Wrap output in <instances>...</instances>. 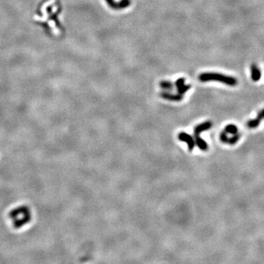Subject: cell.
I'll list each match as a JSON object with an SVG mask.
<instances>
[{
	"instance_id": "11",
	"label": "cell",
	"mask_w": 264,
	"mask_h": 264,
	"mask_svg": "<svg viewBox=\"0 0 264 264\" xmlns=\"http://www.w3.org/2000/svg\"><path fill=\"white\" fill-rule=\"evenodd\" d=\"M240 137H241V135L237 133V134H234L233 137H228V141H227V143L230 145L236 144V143L239 141V139H240Z\"/></svg>"
},
{
	"instance_id": "6",
	"label": "cell",
	"mask_w": 264,
	"mask_h": 264,
	"mask_svg": "<svg viewBox=\"0 0 264 264\" xmlns=\"http://www.w3.org/2000/svg\"><path fill=\"white\" fill-rule=\"evenodd\" d=\"M159 95H160L162 99L167 100V101H170L178 102V101H182L183 99V95H180V94L178 93V94L170 93H168V92H161V93H160V94H159Z\"/></svg>"
},
{
	"instance_id": "8",
	"label": "cell",
	"mask_w": 264,
	"mask_h": 264,
	"mask_svg": "<svg viewBox=\"0 0 264 264\" xmlns=\"http://www.w3.org/2000/svg\"><path fill=\"white\" fill-rule=\"evenodd\" d=\"M263 118H263V111L261 110V112H258V114H257V115L255 119L251 120H249V121L247 122V127H248V128H256V127L259 126L260 123H261V120L263 119Z\"/></svg>"
},
{
	"instance_id": "7",
	"label": "cell",
	"mask_w": 264,
	"mask_h": 264,
	"mask_svg": "<svg viewBox=\"0 0 264 264\" xmlns=\"http://www.w3.org/2000/svg\"><path fill=\"white\" fill-rule=\"evenodd\" d=\"M251 71V78L254 81H257L261 79V72L258 67L256 64H252L250 67Z\"/></svg>"
},
{
	"instance_id": "3",
	"label": "cell",
	"mask_w": 264,
	"mask_h": 264,
	"mask_svg": "<svg viewBox=\"0 0 264 264\" xmlns=\"http://www.w3.org/2000/svg\"><path fill=\"white\" fill-rule=\"evenodd\" d=\"M105 1L110 8L115 11L126 9L132 5V0H120V2H115L114 0H105Z\"/></svg>"
},
{
	"instance_id": "1",
	"label": "cell",
	"mask_w": 264,
	"mask_h": 264,
	"mask_svg": "<svg viewBox=\"0 0 264 264\" xmlns=\"http://www.w3.org/2000/svg\"><path fill=\"white\" fill-rule=\"evenodd\" d=\"M199 80L202 82H206V81H220V82L225 84L228 86H236L238 84V80L236 78L231 76H227L225 74H222L220 73H214V72H206L202 73L199 76Z\"/></svg>"
},
{
	"instance_id": "5",
	"label": "cell",
	"mask_w": 264,
	"mask_h": 264,
	"mask_svg": "<svg viewBox=\"0 0 264 264\" xmlns=\"http://www.w3.org/2000/svg\"><path fill=\"white\" fill-rule=\"evenodd\" d=\"M175 86L176 87H177L178 93L181 95H183L184 93H187L189 90H190V88H191V85H185V79H184V78H179V79L175 81Z\"/></svg>"
},
{
	"instance_id": "9",
	"label": "cell",
	"mask_w": 264,
	"mask_h": 264,
	"mask_svg": "<svg viewBox=\"0 0 264 264\" xmlns=\"http://www.w3.org/2000/svg\"><path fill=\"white\" fill-rule=\"evenodd\" d=\"M225 132L226 134H230L234 135L238 133V128H237V126H235V125H228V126L225 127Z\"/></svg>"
},
{
	"instance_id": "12",
	"label": "cell",
	"mask_w": 264,
	"mask_h": 264,
	"mask_svg": "<svg viewBox=\"0 0 264 264\" xmlns=\"http://www.w3.org/2000/svg\"><path fill=\"white\" fill-rule=\"evenodd\" d=\"M262 111H263V118H264V109L262 110Z\"/></svg>"
},
{
	"instance_id": "2",
	"label": "cell",
	"mask_w": 264,
	"mask_h": 264,
	"mask_svg": "<svg viewBox=\"0 0 264 264\" xmlns=\"http://www.w3.org/2000/svg\"><path fill=\"white\" fill-rule=\"evenodd\" d=\"M211 127H212V123H211L210 121H207V122H204L201 124L198 125V126H197L195 128H194V138H195V142L196 144H197V147L200 149V150L207 151L208 148V146L206 142H205V141L200 137V135L202 132L208 131L210 128H211Z\"/></svg>"
},
{
	"instance_id": "10",
	"label": "cell",
	"mask_w": 264,
	"mask_h": 264,
	"mask_svg": "<svg viewBox=\"0 0 264 264\" xmlns=\"http://www.w3.org/2000/svg\"><path fill=\"white\" fill-rule=\"evenodd\" d=\"M159 86L161 88H162L164 90H172L173 87V85L171 81H161L159 83Z\"/></svg>"
},
{
	"instance_id": "4",
	"label": "cell",
	"mask_w": 264,
	"mask_h": 264,
	"mask_svg": "<svg viewBox=\"0 0 264 264\" xmlns=\"http://www.w3.org/2000/svg\"><path fill=\"white\" fill-rule=\"evenodd\" d=\"M178 139L182 142H186L188 145V149L189 151H193L194 148V145H195V142H194V139L191 135L187 134L185 132H181L178 134Z\"/></svg>"
}]
</instances>
